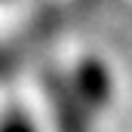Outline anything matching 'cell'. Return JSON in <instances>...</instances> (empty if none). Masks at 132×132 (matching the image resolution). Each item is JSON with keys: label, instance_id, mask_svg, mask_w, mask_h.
Segmentation results:
<instances>
[{"label": "cell", "instance_id": "obj_1", "mask_svg": "<svg viewBox=\"0 0 132 132\" xmlns=\"http://www.w3.org/2000/svg\"><path fill=\"white\" fill-rule=\"evenodd\" d=\"M74 92H77V98L83 101L86 108H98L104 104L108 98V92H111V77H108V71L95 62H89V65L80 68V74H77V86H74Z\"/></svg>", "mask_w": 132, "mask_h": 132}, {"label": "cell", "instance_id": "obj_2", "mask_svg": "<svg viewBox=\"0 0 132 132\" xmlns=\"http://www.w3.org/2000/svg\"><path fill=\"white\" fill-rule=\"evenodd\" d=\"M49 95L55 104V114H59V129L62 132H86V117L80 111L83 101L77 98V92H68L65 86H59L55 80H49Z\"/></svg>", "mask_w": 132, "mask_h": 132}, {"label": "cell", "instance_id": "obj_3", "mask_svg": "<svg viewBox=\"0 0 132 132\" xmlns=\"http://www.w3.org/2000/svg\"><path fill=\"white\" fill-rule=\"evenodd\" d=\"M0 132H34V126L25 117H12V120H6V123L0 126Z\"/></svg>", "mask_w": 132, "mask_h": 132}]
</instances>
